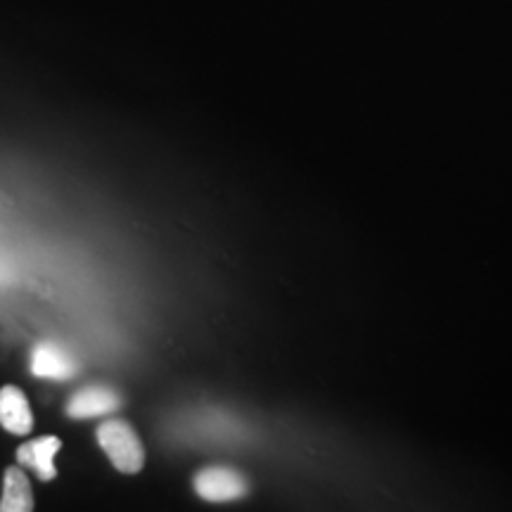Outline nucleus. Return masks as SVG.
I'll list each match as a JSON object with an SVG mask.
<instances>
[{"label": "nucleus", "instance_id": "nucleus-1", "mask_svg": "<svg viewBox=\"0 0 512 512\" xmlns=\"http://www.w3.org/2000/svg\"><path fill=\"white\" fill-rule=\"evenodd\" d=\"M98 437V444L102 451L107 453V458L112 460V465L117 467L124 475H136V472L143 470L145 465V446L140 437L128 425L126 420H107L102 422L95 432Z\"/></svg>", "mask_w": 512, "mask_h": 512}, {"label": "nucleus", "instance_id": "nucleus-2", "mask_svg": "<svg viewBox=\"0 0 512 512\" xmlns=\"http://www.w3.org/2000/svg\"><path fill=\"white\" fill-rule=\"evenodd\" d=\"M197 496L209 503L238 501L249 491L247 479L230 467H204L195 475Z\"/></svg>", "mask_w": 512, "mask_h": 512}, {"label": "nucleus", "instance_id": "nucleus-3", "mask_svg": "<svg viewBox=\"0 0 512 512\" xmlns=\"http://www.w3.org/2000/svg\"><path fill=\"white\" fill-rule=\"evenodd\" d=\"M76 361L55 342H38L31 351V373L43 380H72L79 373Z\"/></svg>", "mask_w": 512, "mask_h": 512}, {"label": "nucleus", "instance_id": "nucleus-4", "mask_svg": "<svg viewBox=\"0 0 512 512\" xmlns=\"http://www.w3.org/2000/svg\"><path fill=\"white\" fill-rule=\"evenodd\" d=\"M60 448H62V441L53 437V434L36 437L17 448V463L31 467L41 482H53L57 477L55 456L60 453Z\"/></svg>", "mask_w": 512, "mask_h": 512}, {"label": "nucleus", "instance_id": "nucleus-5", "mask_svg": "<svg viewBox=\"0 0 512 512\" xmlns=\"http://www.w3.org/2000/svg\"><path fill=\"white\" fill-rule=\"evenodd\" d=\"M121 406V396L110 387H83L67 401V415L74 420L100 418Z\"/></svg>", "mask_w": 512, "mask_h": 512}, {"label": "nucleus", "instance_id": "nucleus-6", "mask_svg": "<svg viewBox=\"0 0 512 512\" xmlns=\"http://www.w3.org/2000/svg\"><path fill=\"white\" fill-rule=\"evenodd\" d=\"M0 425L10 434L24 437L34 430V415H31L29 399L15 384H5L0 389Z\"/></svg>", "mask_w": 512, "mask_h": 512}, {"label": "nucleus", "instance_id": "nucleus-7", "mask_svg": "<svg viewBox=\"0 0 512 512\" xmlns=\"http://www.w3.org/2000/svg\"><path fill=\"white\" fill-rule=\"evenodd\" d=\"M34 510V491L29 477L19 465H12L3 475V498L0 512H31Z\"/></svg>", "mask_w": 512, "mask_h": 512}]
</instances>
